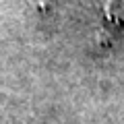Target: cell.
I'll use <instances>...</instances> for the list:
<instances>
[{
    "instance_id": "obj_1",
    "label": "cell",
    "mask_w": 124,
    "mask_h": 124,
    "mask_svg": "<svg viewBox=\"0 0 124 124\" xmlns=\"http://www.w3.org/2000/svg\"><path fill=\"white\" fill-rule=\"evenodd\" d=\"M54 2H56V0H35V6L39 10H46V8H52Z\"/></svg>"
}]
</instances>
